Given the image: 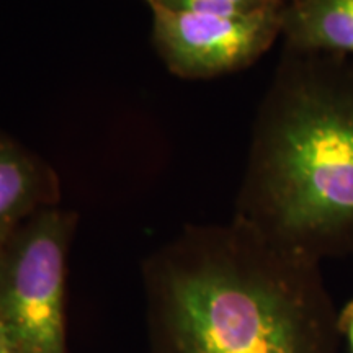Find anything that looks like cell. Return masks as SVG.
<instances>
[{"label":"cell","mask_w":353,"mask_h":353,"mask_svg":"<svg viewBox=\"0 0 353 353\" xmlns=\"http://www.w3.org/2000/svg\"><path fill=\"white\" fill-rule=\"evenodd\" d=\"M337 324L341 335L345 337L348 347H350V352L353 353V299L341 309L337 317Z\"/></svg>","instance_id":"obj_8"},{"label":"cell","mask_w":353,"mask_h":353,"mask_svg":"<svg viewBox=\"0 0 353 353\" xmlns=\"http://www.w3.org/2000/svg\"><path fill=\"white\" fill-rule=\"evenodd\" d=\"M0 353H15L13 352V348L10 347V343L7 342L6 335H3L2 329H0Z\"/></svg>","instance_id":"obj_9"},{"label":"cell","mask_w":353,"mask_h":353,"mask_svg":"<svg viewBox=\"0 0 353 353\" xmlns=\"http://www.w3.org/2000/svg\"><path fill=\"white\" fill-rule=\"evenodd\" d=\"M145 2H148V0H145Z\"/></svg>","instance_id":"obj_10"},{"label":"cell","mask_w":353,"mask_h":353,"mask_svg":"<svg viewBox=\"0 0 353 353\" xmlns=\"http://www.w3.org/2000/svg\"><path fill=\"white\" fill-rule=\"evenodd\" d=\"M156 353H337L321 262L245 221L190 228L145 268Z\"/></svg>","instance_id":"obj_1"},{"label":"cell","mask_w":353,"mask_h":353,"mask_svg":"<svg viewBox=\"0 0 353 353\" xmlns=\"http://www.w3.org/2000/svg\"><path fill=\"white\" fill-rule=\"evenodd\" d=\"M59 192L51 167L0 131V250L26 219L57 206Z\"/></svg>","instance_id":"obj_5"},{"label":"cell","mask_w":353,"mask_h":353,"mask_svg":"<svg viewBox=\"0 0 353 353\" xmlns=\"http://www.w3.org/2000/svg\"><path fill=\"white\" fill-rule=\"evenodd\" d=\"M288 0H148L149 6L175 12L211 13V15H250V13L278 10Z\"/></svg>","instance_id":"obj_7"},{"label":"cell","mask_w":353,"mask_h":353,"mask_svg":"<svg viewBox=\"0 0 353 353\" xmlns=\"http://www.w3.org/2000/svg\"><path fill=\"white\" fill-rule=\"evenodd\" d=\"M236 218L317 262L353 255V57L285 48Z\"/></svg>","instance_id":"obj_2"},{"label":"cell","mask_w":353,"mask_h":353,"mask_svg":"<svg viewBox=\"0 0 353 353\" xmlns=\"http://www.w3.org/2000/svg\"><path fill=\"white\" fill-rule=\"evenodd\" d=\"M152 39L175 76L211 79L249 68L281 37V8L211 15L152 7Z\"/></svg>","instance_id":"obj_4"},{"label":"cell","mask_w":353,"mask_h":353,"mask_svg":"<svg viewBox=\"0 0 353 353\" xmlns=\"http://www.w3.org/2000/svg\"><path fill=\"white\" fill-rule=\"evenodd\" d=\"M74 228L72 213L44 208L0 250V329L15 353H68L65 260Z\"/></svg>","instance_id":"obj_3"},{"label":"cell","mask_w":353,"mask_h":353,"mask_svg":"<svg viewBox=\"0 0 353 353\" xmlns=\"http://www.w3.org/2000/svg\"><path fill=\"white\" fill-rule=\"evenodd\" d=\"M281 37L288 50L353 57V0H288Z\"/></svg>","instance_id":"obj_6"}]
</instances>
